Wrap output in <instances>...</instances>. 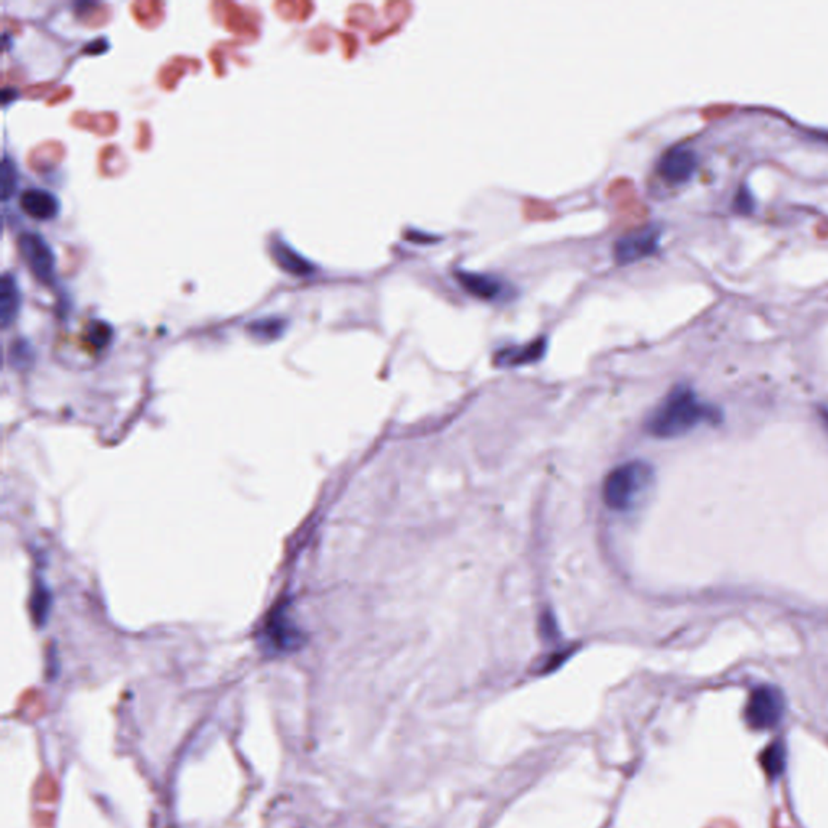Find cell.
<instances>
[{
	"instance_id": "18",
	"label": "cell",
	"mask_w": 828,
	"mask_h": 828,
	"mask_svg": "<svg viewBox=\"0 0 828 828\" xmlns=\"http://www.w3.org/2000/svg\"><path fill=\"white\" fill-rule=\"evenodd\" d=\"M736 209L739 213H751L753 211V196L751 193L743 188L736 196Z\"/></svg>"
},
{
	"instance_id": "9",
	"label": "cell",
	"mask_w": 828,
	"mask_h": 828,
	"mask_svg": "<svg viewBox=\"0 0 828 828\" xmlns=\"http://www.w3.org/2000/svg\"><path fill=\"white\" fill-rule=\"evenodd\" d=\"M20 207L36 221H50L57 217L60 203L48 189L31 188L20 196Z\"/></svg>"
},
{
	"instance_id": "4",
	"label": "cell",
	"mask_w": 828,
	"mask_h": 828,
	"mask_svg": "<svg viewBox=\"0 0 828 828\" xmlns=\"http://www.w3.org/2000/svg\"><path fill=\"white\" fill-rule=\"evenodd\" d=\"M662 229L658 225H644L641 229L632 230L622 239L616 240L614 256L620 266L638 263L654 255L660 247Z\"/></svg>"
},
{
	"instance_id": "12",
	"label": "cell",
	"mask_w": 828,
	"mask_h": 828,
	"mask_svg": "<svg viewBox=\"0 0 828 828\" xmlns=\"http://www.w3.org/2000/svg\"><path fill=\"white\" fill-rule=\"evenodd\" d=\"M271 253L280 269H283L288 274L300 275V277L312 274L311 264L308 263L303 256L298 255L295 249L288 247L287 243L275 241L271 247Z\"/></svg>"
},
{
	"instance_id": "17",
	"label": "cell",
	"mask_w": 828,
	"mask_h": 828,
	"mask_svg": "<svg viewBox=\"0 0 828 828\" xmlns=\"http://www.w3.org/2000/svg\"><path fill=\"white\" fill-rule=\"evenodd\" d=\"M90 330V336H92V338H91V342L96 344V346H102V344H106L107 340H109L110 336H112L110 327H109L107 324H102V322H96V324H92V327H91Z\"/></svg>"
},
{
	"instance_id": "8",
	"label": "cell",
	"mask_w": 828,
	"mask_h": 828,
	"mask_svg": "<svg viewBox=\"0 0 828 828\" xmlns=\"http://www.w3.org/2000/svg\"><path fill=\"white\" fill-rule=\"evenodd\" d=\"M455 279L458 280L459 285L465 288L469 295L476 296L479 300H485V301L499 300L505 290L503 282L491 274L458 269L455 271Z\"/></svg>"
},
{
	"instance_id": "3",
	"label": "cell",
	"mask_w": 828,
	"mask_h": 828,
	"mask_svg": "<svg viewBox=\"0 0 828 828\" xmlns=\"http://www.w3.org/2000/svg\"><path fill=\"white\" fill-rule=\"evenodd\" d=\"M785 709V696L779 688L759 686L747 701L745 717L753 730H771L781 722Z\"/></svg>"
},
{
	"instance_id": "11",
	"label": "cell",
	"mask_w": 828,
	"mask_h": 828,
	"mask_svg": "<svg viewBox=\"0 0 828 828\" xmlns=\"http://www.w3.org/2000/svg\"><path fill=\"white\" fill-rule=\"evenodd\" d=\"M22 306V293L18 290L17 282L10 275L4 274L0 282V322L2 327L7 328L17 319L18 312Z\"/></svg>"
},
{
	"instance_id": "1",
	"label": "cell",
	"mask_w": 828,
	"mask_h": 828,
	"mask_svg": "<svg viewBox=\"0 0 828 828\" xmlns=\"http://www.w3.org/2000/svg\"><path fill=\"white\" fill-rule=\"evenodd\" d=\"M720 418V411L701 402L689 387L680 386L673 388L650 414L648 431L654 437L672 439L686 434L702 423H719Z\"/></svg>"
},
{
	"instance_id": "14",
	"label": "cell",
	"mask_w": 828,
	"mask_h": 828,
	"mask_svg": "<svg viewBox=\"0 0 828 828\" xmlns=\"http://www.w3.org/2000/svg\"><path fill=\"white\" fill-rule=\"evenodd\" d=\"M0 185H2V197L9 199L13 195V189L17 188V170L15 165L12 164L9 157H4L2 161V169H0Z\"/></svg>"
},
{
	"instance_id": "5",
	"label": "cell",
	"mask_w": 828,
	"mask_h": 828,
	"mask_svg": "<svg viewBox=\"0 0 828 828\" xmlns=\"http://www.w3.org/2000/svg\"><path fill=\"white\" fill-rule=\"evenodd\" d=\"M18 251L34 277L50 283L56 274V255L49 243L38 233H23L18 239Z\"/></svg>"
},
{
	"instance_id": "19",
	"label": "cell",
	"mask_w": 828,
	"mask_h": 828,
	"mask_svg": "<svg viewBox=\"0 0 828 828\" xmlns=\"http://www.w3.org/2000/svg\"><path fill=\"white\" fill-rule=\"evenodd\" d=\"M822 419H824V423H825V424H827L828 426V411L827 410L822 411Z\"/></svg>"
},
{
	"instance_id": "10",
	"label": "cell",
	"mask_w": 828,
	"mask_h": 828,
	"mask_svg": "<svg viewBox=\"0 0 828 828\" xmlns=\"http://www.w3.org/2000/svg\"><path fill=\"white\" fill-rule=\"evenodd\" d=\"M545 348H547L545 338L534 340L531 344H523V346H510L497 353L495 362L499 366H523V364L541 360Z\"/></svg>"
},
{
	"instance_id": "16",
	"label": "cell",
	"mask_w": 828,
	"mask_h": 828,
	"mask_svg": "<svg viewBox=\"0 0 828 828\" xmlns=\"http://www.w3.org/2000/svg\"><path fill=\"white\" fill-rule=\"evenodd\" d=\"M283 328V322L279 319H263L256 320L251 326H249V330L251 334H255L256 336H266V338H274V336H280Z\"/></svg>"
},
{
	"instance_id": "13",
	"label": "cell",
	"mask_w": 828,
	"mask_h": 828,
	"mask_svg": "<svg viewBox=\"0 0 828 828\" xmlns=\"http://www.w3.org/2000/svg\"><path fill=\"white\" fill-rule=\"evenodd\" d=\"M761 765L767 777L779 779L780 775L787 769V747L781 741L771 743L765 747L761 754Z\"/></svg>"
},
{
	"instance_id": "2",
	"label": "cell",
	"mask_w": 828,
	"mask_h": 828,
	"mask_svg": "<svg viewBox=\"0 0 828 828\" xmlns=\"http://www.w3.org/2000/svg\"><path fill=\"white\" fill-rule=\"evenodd\" d=\"M654 483V469L646 461L634 459L610 471L604 481L602 497L608 509L630 511L640 505Z\"/></svg>"
},
{
	"instance_id": "6",
	"label": "cell",
	"mask_w": 828,
	"mask_h": 828,
	"mask_svg": "<svg viewBox=\"0 0 828 828\" xmlns=\"http://www.w3.org/2000/svg\"><path fill=\"white\" fill-rule=\"evenodd\" d=\"M658 173L665 181L672 185H681L691 180L697 169V154L688 144H676L665 151L658 161Z\"/></svg>"
},
{
	"instance_id": "7",
	"label": "cell",
	"mask_w": 828,
	"mask_h": 828,
	"mask_svg": "<svg viewBox=\"0 0 828 828\" xmlns=\"http://www.w3.org/2000/svg\"><path fill=\"white\" fill-rule=\"evenodd\" d=\"M300 632L288 622L285 610L271 616L263 632V648L271 654H285L300 648Z\"/></svg>"
},
{
	"instance_id": "15",
	"label": "cell",
	"mask_w": 828,
	"mask_h": 828,
	"mask_svg": "<svg viewBox=\"0 0 828 828\" xmlns=\"http://www.w3.org/2000/svg\"><path fill=\"white\" fill-rule=\"evenodd\" d=\"M31 607H33V615L34 618H36V622H38V623H42V622L46 620V616H48V612H49L50 608L49 590L46 589L42 584L34 590Z\"/></svg>"
}]
</instances>
